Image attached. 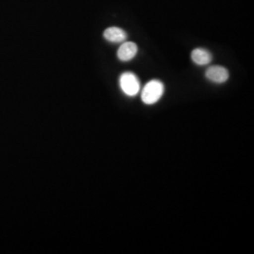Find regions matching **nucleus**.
<instances>
[{"label": "nucleus", "instance_id": "1", "mask_svg": "<svg viewBox=\"0 0 254 254\" xmlns=\"http://www.w3.org/2000/svg\"><path fill=\"white\" fill-rule=\"evenodd\" d=\"M164 93L163 83L159 80L148 82L141 92V100L146 105H154L162 97Z\"/></svg>", "mask_w": 254, "mask_h": 254}, {"label": "nucleus", "instance_id": "2", "mask_svg": "<svg viewBox=\"0 0 254 254\" xmlns=\"http://www.w3.org/2000/svg\"><path fill=\"white\" fill-rule=\"evenodd\" d=\"M120 86L127 96H136L139 91L140 84L136 74L130 72L123 73L120 77Z\"/></svg>", "mask_w": 254, "mask_h": 254}, {"label": "nucleus", "instance_id": "3", "mask_svg": "<svg viewBox=\"0 0 254 254\" xmlns=\"http://www.w3.org/2000/svg\"><path fill=\"white\" fill-rule=\"evenodd\" d=\"M205 76L210 81L221 84L227 81L229 78V72L226 68L222 66H212L207 69Z\"/></svg>", "mask_w": 254, "mask_h": 254}, {"label": "nucleus", "instance_id": "4", "mask_svg": "<svg viewBox=\"0 0 254 254\" xmlns=\"http://www.w3.org/2000/svg\"><path fill=\"white\" fill-rule=\"evenodd\" d=\"M137 46L133 42H126L118 49V59L122 62H129L136 57Z\"/></svg>", "mask_w": 254, "mask_h": 254}, {"label": "nucleus", "instance_id": "5", "mask_svg": "<svg viewBox=\"0 0 254 254\" xmlns=\"http://www.w3.org/2000/svg\"><path fill=\"white\" fill-rule=\"evenodd\" d=\"M104 37L107 41L111 43H123L127 40V34L125 30L119 27H109L105 30Z\"/></svg>", "mask_w": 254, "mask_h": 254}, {"label": "nucleus", "instance_id": "6", "mask_svg": "<svg viewBox=\"0 0 254 254\" xmlns=\"http://www.w3.org/2000/svg\"><path fill=\"white\" fill-rule=\"evenodd\" d=\"M192 61L198 65H206L212 62V55L204 48H196L191 53Z\"/></svg>", "mask_w": 254, "mask_h": 254}]
</instances>
